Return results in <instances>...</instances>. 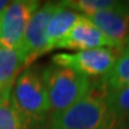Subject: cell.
Returning <instances> with one entry per match:
<instances>
[{
	"label": "cell",
	"mask_w": 129,
	"mask_h": 129,
	"mask_svg": "<svg viewBox=\"0 0 129 129\" xmlns=\"http://www.w3.org/2000/svg\"><path fill=\"white\" fill-rule=\"evenodd\" d=\"M1 92H3V90H1V87H0V93H1Z\"/></svg>",
	"instance_id": "cell-17"
},
{
	"label": "cell",
	"mask_w": 129,
	"mask_h": 129,
	"mask_svg": "<svg viewBox=\"0 0 129 129\" xmlns=\"http://www.w3.org/2000/svg\"><path fill=\"white\" fill-rule=\"evenodd\" d=\"M118 53L111 48H97L77 53H59L53 56V63L72 69L86 77H104L114 67Z\"/></svg>",
	"instance_id": "cell-4"
},
{
	"label": "cell",
	"mask_w": 129,
	"mask_h": 129,
	"mask_svg": "<svg viewBox=\"0 0 129 129\" xmlns=\"http://www.w3.org/2000/svg\"><path fill=\"white\" fill-rule=\"evenodd\" d=\"M57 48L80 51L97 48L115 49V44L90 20V18L80 14L68 35L57 44L56 49Z\"/></svg>",
	"instance_id": "cell-7"
},
{
	"label": "cell",
	"mask_w": 129,
	"mask_h": 129,
	"mask_svg": "<svg viewBox=\"0 0 129 129\" xmlns=\"http://www.w3.org/2000/svg\"><path fill=\"white\" fill-rule=\"evenodd\" d=\"M105 99L117 121L129 123V86L108 90L105 91Z\"/></svg>",
	"instance_id": "cell-13"
},
{
	"label": "cell",
	"mask_w": 129,
	"mask_h": 129,
	"mask_svg": "<svg viewBox=\"0 0 129 129\" xmlns=\"http://www.w3.org/2000/svg\"><path fill=\"white\" fill-rule=\"evenodd\" d=\"M10 5V1L7 0H0V16L3 14V12L5 11V9Z\"/></svg>",
	"instance_id": "cell-15"
},
{
	"label": "cell",
	"mask_w": 129,
	"mask_h": 129,
	"mask_svg": "<svg viewBox=\"0 0 129 129\" xmlns=\"http://www.w3.org/2000/svg\"><path fill=\"white\" fill-rule=\"evenodd\" d=\"M120 3L114 0H69L63 1L62 5L67 9L73 10L77 13L85 17H92L96 13L116 7Z\"/></svg>",
	"instance_id": "cell-14"
},
{
	"label": "cell",
	"mask_w": 129,
	"mask_h": 129,
	"mask_svg": "<svg viewBox=\"0 0 129 129\" xmlns=\"http://www.w3.org/2000/svg\"><path fill=\"white\" fill-rule=\"evenodd\" d=\"M102 81L105 91L129 86V50H123L118 55L114 67Z\"/></svg>",
	"instance_id": "cell-12"
},
{
	"label": "cell",
	"mask_w": 129,
	"mask_h": 129,
	"mask_svg": "<svg viewBox=\"0 0 129 129\" xmlns=\"http://www.w3.org/2000/svg\"><path fill=\"white\" fill-rule=\"evenodd\" d=\"M41 77L53 115L67 110L91 91L88 77L55 64L47 67Z\"/></svg>",
	"instance_id": "cell-2"
},
{
	"label": "cell",
	"mask_w": 129,
	"mask_h": 129,
	"mask_svg": "<svg viewBox=\"0 0 129 129\" xmlns=\"http://www.w3.org/2000/svg\"><path fill=\"white\" fill-rule=\"evenodd\" d=\"M0 46H1V44H0Z\"/></svg>",
	"instance_id": "cell-19"
},
{
	"label": "cell",
	"mask_w": 129,
	"mask_h": 129,
	"mask_svg": "<svg viewBox=\"0 0 129 129\" xmlns=\"http://www.w3.org/2000/svg\"><path fill=\"white\" fill-rule=\"evenodd\" d=\"M38 1H12L0 16V44L22 51L24 34L32 14L38 9Z\"/></svg>",
	"instance_id": "cell-5"
},
{
	"label": "cell",
	"mask_w": 129,
	"mask_h": 129,
	"mask_svg": "<svg viewBox=\"0 0 129 129\" xmlns=\"http://www.w3.org/2000/svg\"><path fill=\"white\" fill-rule=\"evenodd\" d=\"M24 67L25 59L22 51L0 46V87L3 91L12 90Z\"/></svg>",
	"instance_id": "cell-10"
},
{
	"label": "cell",
	"mask_w": 129,
	"mask_h": 129,
	"mask_svg": "<svg viewBox=\"0 0 129 129\" xmlns=\"http://www.w3.org/2000/svg\"><path fill=\"white\" fill-rule=\"evenodd\" d=\"M118 121L105 99V92H90L67 110L51 116L56 129H117Z\"/></svg>",
	"instance_id": "cell-1"
},
{
	"label": "cell",
	"mask_w": 129,
	"mask_h": 129,
	"mask_svg": "<svg viewBox=\"0 0 129 129\" xmlns=\"http://www.w3.org/2000/svg\"><path fill=\"white\" fill-rule=\"evenodd\" d=\"M50 129H56V128H50Z\"/></svg>",
	"instance_id": "cell-18"
},
{
	"label": "cell",
	"mask_w": 129,
	"mask_h": 129,
	"mask_svg": "<svg viewBox=\"0 0 129 129\" xmlns=\"http://www.w3.org/2000/svg\"><path fill=\"white\" fill-rule=\"evenodd\" d=\"M11 91L0 93V129H29L30 123L12 103Z\"/></svg>",
	"instance_id": "cell-11"
},
{
	"label": "cell",
	"mask_w": 129,
	"mask_h": 129,
	"mask_svg": "<svg viewBox=\"0 0 129 129\" xmlns=\"http://www.w3.org/2000/svg\"><path fill=\"white\" fill-rule=\"evenodd\" d=\"M11 99L30 124L42 121L50 110L41 74L34 68L24 69L19 74L11 91Z\"/></svg>",
	"instance_id": "cell-3"
},
{
	"label": "cell",
	"mask_w": 129,
	"mask_h": 129,
	"mask_svg": "<svg viewBox=\"0 0 129 129\" xmlns=\"http://www.w3.org/2000/svg\"><path fill=\"white\" fill-rule=\"evenodd\" d=\"M79 16H80L79 13L74 12L73 10L67 9L61 3L60 7L51 16L48 26H47V51L56 49L57 44L68 35L71 29L73 28Z\"/></svg>",
	"instance_id": "cell-9"
},
{
	"label": "cell",
	"mask_w": 129,
	"mask_h": 129,
	"mask_svg": "<svg viewBox=\"0 0 129 129\" xmlns=\"http://www.w3.org/2000/svg\"><path fill=\"white\" fill-rule=\"evenodd\" d=\"M60 5L61 3H47L42 7H38L30 18L24 34L22 47V53L25 59V67H28L41 55L48 53L46 40L47 26L51 16L60 7Z\"/></svg>",
	"instance_id": "cell-6"
},
{
	"label": "cell",
	"mask_w": 129,
	"mask_h": 129,
	"mask_svg": "<svg viewBox=\"0 0 129 129\" xmlns=\"http://www.w3.org/2000/svg\"><path fill=\"white\" fill-rule=\"evenodd\" d=\"M115 44L116 51H122L129 41V6L118 4L92 17H87Z\"/></svg>",
	"instance_id": "cell-8"
},
{
	"label": "cell",
	"mask_w": 129,
	"mask_h": 129,
	"mask_svg": "<svg viewBox=\"0 0 129 129\" xmlns=\"http://www.w3.org/2000/svg\"><path fill=\"white\" fill-rule=\"evenodd\" d=\"M127 50H129V41H128V43H127Z\"/></svg>",
	"instance_id": "cell-16"
}]
</instances>
